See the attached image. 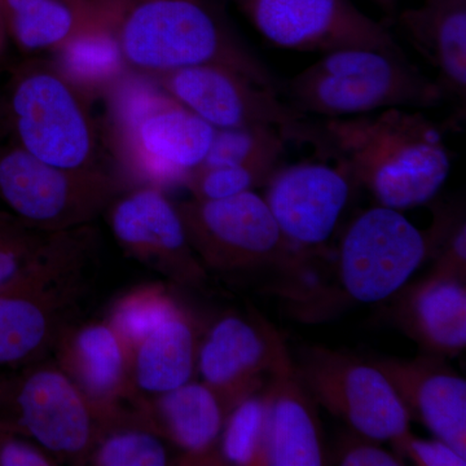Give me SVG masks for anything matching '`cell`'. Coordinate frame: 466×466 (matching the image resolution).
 <instances>
[{"instance_id":"cell-1","label":"cell","mask_w":466,"mask_h":466,"mask_svg":"<svg viewBox=\"0 0 466 466\" xmlns=\"http://www.w3.org/2000/svg\"><path fill=\"white\" fill-rule=\"evenodd\" d=\"M320 124L329 158L381 207H421L449 179L452 162L441 128L420 110L389 108Z\"/></svg>"},{"instance_id":"cell-2","label":"cell","mask_w":466,"mask_h":466,"mask_svg":"<svg viewBox=\"0 0 466 466\" xmlns=\"http://www.w3.org/2000/svg\"><path fill=\"white\" fill-rule=\"evenodd\" d=\"M115 33L126 66L150 79L217 66L280 92L271 70L204 0H125Z\"/></svg>"},{"instance_id":"cell-3","label":"cell","mask_w":466,"mask_h":466,"mask_svg":"<svg viewBox=\"0 0 466 466\" xmlns=\"http://www.w3.org/2000/svg\"><path fill=\"white\" fill-rule=\"evenodd\" d=\"M280 92L293 108L323 119L389 108H433L446 99L435 79L410 66L406 55L364 48L324 54Z\"/></svg>"},{"instance_id":"cell-4","label":"cell","mask_w":466,"mask_h":466,"mask_svg":"<svg viewBox=\"0 0 466 466\" xmlns=\"http://www.w3.org/2000/svg\"><path fill=\"white\" fill-rule=\"evenodd\" d=\"M112 92L116 143L127 167L148 186L186 183L207 159L217 128L153 81L124 78Z\"/></svg>"},{"instance_id":"cell-5","label":"cell","mask_w":466,"mask_h":466,"mask_svg":"<svg viewBox=\"0 0 466 466\" xmlns=\"http://www.w3.org/2000/svg\"><path fill=\"white\" fill-rule=\"evenodd\" d=\"M14 143L52 167L100 170L99 131L86 95L55 64H25L9 85Z\"/></svg>"},{"instance_id":"cell-6","label":"cell","mask_w":466,"mask_h":466,"mask_svg":"<svg viewBox=\"0 0 466 466\" xmlns=\"http://www.w3.org/2000/svg\"><path fill=\"white\" fill-rule=\"evenodd\" d=\"M152 81L217 130L272 128L288 143L312 147L324 158L329 155L320 122L293 108L279 96L278 90L238 70L217 66L186 67Z\"/></svg>"},{"instance_id":"cell-7","label":"cell","mask_w":466,"mask_h":466,"mask_svg":"<svg viewBox=\"0 0 466 466\" xmlns=\"http://www.w3.org/2000/svg\"><path fill=\"white\" fill-rule=\"evenodd\" d=\"M118 180L100 170L52 167L12 143L0 147V202L25 225L47 232L81 228L116 200Z\"/></svg>"},{"instance_id":"cell-8","label":"cell","mask_w":466,"mask_h":466,"mask_svg":"<svg viewBox=\"0 0 466 466\" xmlns=\"http://www.w3.org/2000/svg\"><path fill=\"white\" fill-rule=\"evenodd\" d=\"M440 214L421 231L395 208L379 207L359 214L343 233L339 250V284L348 299L380 303L400 293L438 249Z\"/></svg>"},{"instance_id":"cell-9","label":"cell","mask_w":466,"mask_h":466,"mask_svg":"<svg viewBox=\"0 0 466 466\" xmlns=\"http://www.w3.org/2000/svg\"><path fill=\"white\" fill-rule=\"evenodd\" d=\"M0 417L56 460H87L101 433L99 417L58 366L0 381Z\"/></svg>"},{"instance_id":"cell-10","label":"cell","mask_w":466,"mask_h":466,"mask_svg":"<svg viewBox=\"0 0 466 466\" xmlns=\"http://www.w3.org/2000/svg\"><path fill=\"white\" fill-rule=\"evenodd\" d=\"M296 368L314 400L361 437L392 441L410 431L406 408L373 361L312 348Z\"/></svg>"},{"instance_id":"cell-11","label":"cell","mask_w":466,"mask_h":466,"mask_svg":"<svg viewBox=\"0 0 466 466\" xmlns=\"http://www.w3.org/2000/svg\"><path fill=\"white\" fill-rule=\"evenodd\" d=\"M177 208L191 247L205 268L245 271L296 253L265 198L254 191L222 200L193 198Z\"/></svg>"},{"instance_id":"cell-12","label":"cell","mask_w":466,"mask_h":466,"mask_svg":"<svg viewBox=\"0 0 466 466\" xmlns=\"http://www.w3.org/2000/svg\"><path fill=\"white\" fill-rule=\"evenodd\" d=\"M87 257L0 290V366L34 363L56 348L84 289Z\"/></svg>"},{"instance_id":"cell-13","label":"cell","mask_w":466,"mask_h":466,"mask_svg":"<svg viewBox=\"0 0 466 466\" xmlns=\"http://www.w3.org/2000/svg\"><path fill=\"white\" fill-rule=\"evenodd\" d=\"M278 47L328 52L364 48L404 55L394 36L350 0H235Z\"/></svg>"},{"instance_id":"cell-14","label":"cell","mask_w":466,"mask_h":466,"mask_svg":"<svg viewBox=\"0 0 466 466\" xmlns=\"http://www.w3.org/2000/svg\"><path fill=\"white\" fill-rule=\"evenodd\" d=\"M109 225L119 247L187 287H201L207 268L191 247L179 208L158 187H140L110 204Z\"/></svg>"},{"instance_id":"cell-15","label":"cell","mask_w":466,"mask_h":466,"mask_svg":"<svg viewBox=\"0 0 466 466\" xmlns=\"http://www.w3.org/2000/svg\"><path fill=\"white\" fill-rule=\"evenodd\" d=\"M354 184L339 162H299L276 168L263 198L291 249L312 250L332 238Z\"/></svg>"},{"instance_id":"cell-16","label":"cell","mask_w":466,"mask_h":466,"mask_svg":"<svg viewBox=\"0 0 466 466\" xmlns=\"http://www.w3.org/2000/svg\"><path fill=\"white\" fill-rule=\"evenodd\" d=\"M285 348L283 337L265 319L227 315L198 346V370L202 382L231 412L245 398L265 388L266 376Z\"/></svg>"},{"instance_id":"cell-17","label":"cell","mask_w":466,"mask_h":466,"mask_svg":"<svg viewBox=\"0 0 466 466\" xmlns=\"http://www.w3.org/2000/svg\"><path fill=\"white\" fill-rule=\"evenodd\" d=\"M373 364L390 381L410 419L466 458L465 380L435 355L379 359Z\"/></svg>"},{"instance_id":"cell-18","label":"cell","mask_w":466,"mask_h":466,"mask_svg":"<svg viewBox=\"0 0 466 466\" xmlns=\"http://www.w3.org/2000/svg\"><path fill=\"white\" fill-rule=\"evenodd\" d=\"M55 351L57 366L84 394L101 426L116 419L119 401L130 397L134 383L130 351L108 321L70 325Z\"/></svg>"},{"instance_id":"cell-19","label":"cell","mask_w":466,"mask_h":466,"mask_svg":"<svg viewBox=\"0 0 466 466\" xmlns=\"http://www.w3.org/2000/svg\"><path fill=\"white\" fill-rule=\"evenodd\" d=\"M263 466L325 464L317 401L302 382L285 348L269 373Z\"/></svg>"},{"instance_id":"cell-20","label":"cell","mask_w":466,"mask_h":466,"mask_svg":"<svg viewBox=\"0 0 466 466\" xmlns=\"http://www.w3.org/2000/svg\"><path fill=\"white\" fill-rule=\"evenodd\" d=\"M395 318L413 339L435 357H453L466 346L465 278L433 271L403 290Z\"/></svg>"},{"instance_id":"cell-21","label":"cell","mask_w":466,"mask_h":466,"mask_svg":"<svg viewBox=\"0 0 466 466\" xmlns=\"http://www.w3.org/2000/svg\"><path fill=\"white\" fill-rule=\"evenodd\" d=\"M408 39L437 70L447 96L466 97V0H424L398 15Z\"/></svg>"},{"instance_id":"cell-22","label":"cell","mask_w":466,"mask_h":466,"mask_svg":"<svg viewBox=\"0 0 466 466\" xmlns=\"http://www.w3.org/2000/svg\"><path fill=\"white\" fill-rule=\"evenodd\" d=\"M143 410L156 433L198 459L210 455L229 415L216 391L207 383L192 381L156 395Z\"/></svg>"},{"instance_id":"cell-23","label":"cell","mask_w":466,"mask_h":466,"mask_svg":"<svg viewBox=\"0 0 466 466\" xmlns=\"http://www.w3.org/2000/svg\"><path fill=\"white\" fill-rule=\"evenodd\" d=\"M198 342L186 311L167 319L131 351L134 389L157 395L189 382L198 370Z\"/></svg>"},{"instance_id":"cell-24","label":"cell","mask_w":466,"mask_h":466,"mask_svg":"<svg viewBox=\"0 0 466 466\" xmlns=\"http://www.w3.org/2000/svg\"><path fill=\"white\" fill-rule=\"evenodd\" d=\"M87 233V226L64 232L42 231L0 211V290L88 254Z\"/></svg>"},{"instance_id":"cell-25","label":"cell","mask_w":466,"mask_h":466,"mask_svg":"<svg viewBox=\"0 0 466 466\" xmlns=\"http://www.w3.org/2000/svg\"><path fill=\"white\" fill-rule=\"evenodd\" d=\"M0 17L21 50L55 51L84 26L88 0L85 8L64 0H0Z\"/></svg>"},{"instance_id":"cell-26","label":"cell","mask_w":466,"mask_h":466,"mask_svg":"<svg viewBox=\"0 0 466 466\" xmlns=\"http://www.w3.org/2000/svg\"><path fill=\"white\" fill-rule=\"evenodd\" d=\"M268 400L265 385L227 416L220 434V453L225 461L232 465L263 466Z\"/></svg>"},{"instance_id":"cell-27","label":"cell","mask_w":466,"mask_h":466,"mask_svg":"<svg viewBox=\"0 0 466 466\" xmlns=\"http://www.w3.org/2000/svg\"><path fill=\"white\" fill-rule=\"evenodd\" d=\"M184 311L164 288H137L121 297L110 309L108 324L128 351H133L158 325Z\"/></svg>"},{"instance_id":"cell-28","label":"cell","mask_w":466,"mask_h":466,"mask_svg":"<svg viewBox=\"0 0 466 466\" xmlns=\"http://www.w3.org/2000/svg\"><path fill=\"white\" fill-rule=\"evenodd\" d=\"M101 431L92 447L88 461L97 466H164L168 462L167 450L162 437L152 428L116 426ZM106 426V425H104Z\"/></svg>"},{"instance_id":"cell-29","label":"cell","mask_w":466,"mask_h":466,"mask_svg":"<svg viewBox=\"0 0 466 466\" xmlns=\"http://www.w3.org/2000/svg\"><path fill=\"white\" fill-rule=\"evenodd\" d=\"M287 143L283 135L272 128H222L216 130L213 144L202 165L279 164Z\"/></svg>"},{"instance_id":"cell-30","label":"cell","mask_w":466,"mask_h":466,"mask_svg":"<svg viewBox=\"0 0 466 466\" xmlns=\"http://www.w3.org/2000/svg\"><path fill=\"white\" fill-rule=\"evenodd\" d=\"M279 164L260 162L249 165H201L187 177L188 187L196 200H222L244 192L254 191L266 186Z\"/></svg>"},{"instance_id":"cell-31","label":"cell","mask_w":466,"mask_h":466,"mask_svg":"<svg viewBox=\"0 0 466 466\" xmlns=\"http://www.w3.org/2000/svg\"><path fill=\"white\" fill-rule=\"evenodd\" d=\"M57 460L0 417V466H52Z\"/></svg>"},{"instance_id":"cell-32","label":"cell","mask_w":466,"mask_h":466,"mask_svg":"<svg viewBox=\"0 0 466 466\" xmlns=\"http://www.w3.org/2000/svg\"><path fill=\"white\" fill-rule=\"evenodd\" d=\"M397 453L420 466H465L466 458L441 440H420L410 431L391 441Z\"/></svg>"},{"instance_id":"cell-33","label":"cell","mask_w":466,"mask_h":466,"mask_svg":"<svg viewBox=\"0 0 466 466\" xmlns=\"http://www.w3.org/2000/svg\"><path fill=\"white\" fill-rule=\"evenodd\" d=\"M379 441L358 437L346 438L336 450L334 461L342 466H400L404 465L398 453L379 447Z\"/></svg>"},{"instance_id":"cell-34","label":"cell","mask_w":466,"mask_h":466,"mask_svg":"<svg viewBox=\"0 0 466 466\" xmlns=\"http://www.w3.org/2000/svg\"><path fill=\"white\" fill-rule=\"evenodd\" d=\"M372 2H375L390 17H394L397 14L398 0H372Z\"/></svg>"},{"instance_id":"cell-35","label":"cell","mask_w":466,"mask_h":466,"mask_svg":"<svg viewBox=\"0 0 466 466\" xmlns=\"http://www.w3.org/2000/svg\"><path fill=\"white\" fill-rule=\"evenodd\" d=\"M8 35L5 32V24H3L2 17H0V57H2L3 52L5 50V45H7Z\"/></svg>"},{"instance_id":"cell-36","label":"cell","mask_w":466,"mask_h":466,"mask_svg":"<svg viewBox=\"0 0 466 466\" xmlns=\"http://www.w3.org/2000/svg\"><path fill=\"white\" fill-rule=\"evenodd\" d=\"M64 2L75 5L76 8H85L86 5H87V0H64Z\"/></svg>"}]
</instances>
